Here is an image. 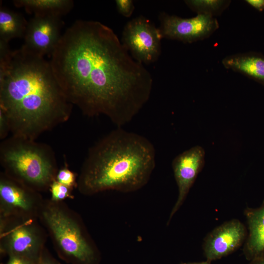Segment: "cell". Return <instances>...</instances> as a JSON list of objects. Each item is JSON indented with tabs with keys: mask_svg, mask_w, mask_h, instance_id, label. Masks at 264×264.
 Returning <instances> with one entry per match:
<instances>
[{
	"mask_svg": "<svg viewBox=\"0 0 264 264\" xmlns=\"http://www.w3.org/2000/svg\"><path fill=\"white\" fill-rule=\"evenodd\" d=\"M49 63L68 101L85 115L107 116L117 128L149 100L151 73L100 22L77 20L62 34Z\"/></svg>",
	"mask_w": 264,
	"mask_h": 264,
	"instance_id": "6da1fadb",
	"label": "cell"
},
{
	"mask_svg": "<svg viewBox=\"0 0 264 264\" xmlns=\"http://www.w3.org/2000/svg\"><path fill=\"white\" fill-rule=\"evenodd\" d=\"M73 106L49 61L22 47L13 51L9 44L0 43V111L11 136L35 140L67 121Z\"/></svg>",
	"mask_w": 264,
	"mask_h": 264,
	"instance_id": "7a4b0ae2",
	"label": "cell"
},
{
	"mask_svg": "<svg viewBox=\"0 0 264 264\" xmlns=\"http://www.w3.org/2000/svg\"><path fill=\"white\" fill-rule=\"evenodd\" d=\"M155 150L145 137L117 128L88 152L79 179L84 193L137 191L148 182L155 166Z\"/></svg>",
	"mask_w": 264,
	"mask_h": 264,
	"instance_id": "3957f363",
	"label": "cell"
},
{
	"mask_svg": "<svg viewBox=\"0 0 264 264\" xmlns=\"http://www.w3.org/2000/svg\"><path fill=\"white\" fill-rule=\"evenodd\" d=\"M0 160L8 172L27 184L43 187L55 180L56 158L46 144L11 136L0 143Z\"/></svg>",
	"mask_w": 264,
	"mask_h": 264,
	"instance_id": "277c9868",
	"label": "cell"
},
{
	"mask_svg": "<svg viewBox=\"0 0 264 264\" xmlns=\"http://www.w3.org/2000/svg\"><path fill=\"white\" fill-rule=\"evenodd\" d=\"M44 218L58 245L68 256L84 264H90L94 252L76 222L59 208L50 206L43 212Z\"/></svg>",
	"mask_w": 264,
	"mask_h": 264,
	"instance_id": "5b68a950",
	"label": "cell"
},
{
	"mask_svg": "<svg viewBox=\"0 0 264 264\" xmlns=\"http://www.w3.org/2000/svg\"><path fill=\"white\" fill-rule=\"evenodd\" d=\"M162 39L159 28L146 17L140 16L125 25L121 43L136 61L142 64H150L157 61L160 57Z\"/></svg>",
	"mask_w": 264,
	"mask_h": 264,
	"instance_id": "8992f818",
	"label": "cell"
},
{
	"mask_svg": "<svg viewBox=\"0 0 264 264\" xmlns=\"http://www.w3.org/2000/svg\"><path fill=\"white\" fill-rule=\"evenodd\" d=\"M159 27L163 38L192 43L210 37L219 27L217 20L211 16L197 14L183 18L165 12L159 14Z\"/></svg>",
	"mask_w": 264,
	"mask_h": 264,
	"instance_id": "52a82bcc",
	"label": "cell"
},
{
	"mask_svg": "<svg viewBox=\"0 0 264 264\" xmlns=\"http://www.w3.org/2000/svg\"><path fill=\"white\" fill-rule=\"evenodd\" d=\"M62 26L61 17L33 16L28 22L22 47L38 56H50L61 39Z\"/></svg>",
	"mask_w": 264,
	"mask_h": 264,
	"instance_id": "ba28073f",
	"label": "cell"
},
{
	"mask_svg": "<svg viewBox=\"0 0 264 264\" xmlns=\"http://www.w3.org/2000/svg\"><path fill=\"white\" fill-rule=\"evenodd\" d=\"M205 156L204 149L197 145L178 154L173 159L172 165L178 195L171 212L169 221L183 203L197 176L203 167Z\"/></svg>",
	"mask_w": 264,
	"mask_h": 264,
	"instance_id": "9c48e42d",
	"label": "cell"
},
{
	"mask_svg": "<svg viewBox=\"0 0 264 264\" xmlns=\"http://www.w3.org/2000/svg\"><path fill=\"white\" fill-rule=\"evenodd\" d=\"M244 237V227L238 220L218 227L208 235L204 245L207 261L211 262L230 254L241 245Z\"/></svg>",
	"mask_w": 264,
	"mask_h": 264,
	"instance_id": "30bf717a",
	"label": "cell"
},
{
	"mask_svg": "<svg viewBox=\"0 0 264 264\" xmlns=\"http://www.w3.org/2000/svg\"><path fill=\"white\" fill-rule=\"evenodd\" d=\"M222 64L231 69L264 85V55L256 52L237 53L226 56Z\"/></svg>",
	"mask_w": 264,
	"mask_h": 264,
	"instance_id": "8fae6325",
	"label": "cell"
},
{
	"mask_svg": "<svg viewBox=\"0 0 264 264\" xmlns=\"http://www.w3.org/2000/svg\"><path fill=\"white\" fill-rule=\"evenodd\" d=\"M246 212L249 235L244 253L247 259L252 260L264 252V206Z\"/></svg>",
	"mask_w": 264,
	"mask_h": 264,
	"instance_id": "7c38bea8",
	"label": "cell"
},
{
	"mask_svg": "<svg viewBox=\"0 0 264 264\" xmlns=\"http://www.w3.org/2000/svg\"><path fill=\"white\" fill-rule=\"evenodd\" d=\"M15 6L22 8L34 16H51L61 17L73 8L71 0H15Z\"/></svg>",
	"mask_w": 264,
	"mask_h": 264,
	"instance_id": "4fadbf2b",
	"label": "cell"
},
{
	"mask_svg": "<svg viewBox=\"0 0 264 264\" xmlns=\"http://www.w3.org/2000/svg\"><path fill=\"white\" fill-rule=\"evenodd\" d=\"M38 246L36 234L28 227H19L11 233L9 240L11 255H17L34 261Z\"/></svg>",
	"mask_w": 264,
	"mask_h": 264,
	"instance_id": "5bb4252c",
	"label": "cell"
},
{
	"mask_svg": "<svg viewBox=\"0 0 264 264\" xmlns=\"http://www.w3.org/2000/svg\"><path fill=\"white\" fill-rule=\"evenodd\" d=\"M28 22L21 13L0 5V40L7 43L16 38H23Z\"/></svg>",
	"mask_w": 264,
	"mask_h": 264,
	"instance_id": "9a60e30c",
	"label": "cell"
},
{
	"mask_svg": "<svg viewBox=\"0 0 264 264\" xmlns=\"http://www.w3.org/2000/svg\"><path fill=\"white\" fill-rule=\"evenodd\" d=\"M0 197L2 202L11 207L23 210L31 207V200L26 190L8 179L0 180Z\"/></svg>",
	"mask_w": 264,
	"mask_h": 264,
	"instance_id": "2e32d148",
	"label": "cell"
},
{
	"mask_svg": "<svg viewBox=\"0 0 264 264\" xmlns=\"http://www.w3.org/2000/svg\"><path fill=\"white\" fill-rule=\"evenodd\" d=\"M229 0H186L184 2L192 11L198 14L214 17L219 16L229 6Z\"/></svg>",
	"mask_w": 264,
	"mask_h": 264,
	"instance_id": "e0dca14e",
	"label": "cell"
},
{
	"mask_svg": "<svg viewBox=\"0 0 264 264\" xmlns=\"http://www.w3.org/2000/svg\"><path fill=\"white\" fill-rule=\"evenodd\" d=\"M50 189L52 199L60 200L69 196V187L54 180L50 184Z\"/></svg>",
	"mask_w": 264,
	"mask_h": 264,
	"instance_id": "ac0fdd59",
	"label": "cell"
},
{
	"mask_svg": "<svg viewBox=\"0 0 264 264\" xmlns=\"http://www.w3.org/2000/svg\"><path fill=\"white\" fill-rule=\"evenodd\" d=\"M56 178L58 182L69 188L74 185L75 179L74 173L67 168L60 170Z\"/></svg>",
	"mask_w": 264,
	"mask_h": 264,
	"instance_id": "d6986e66",
	"label": "cell"
},
{
	"mask_svg": "<svg viewBox=\"0 0 264 264\" xmlns=\"http://www.w3.org/2000/svg\"><path fill=\"white\" fill-rule=\"evenodd\" d=\"M115 1L117 10L120 14L126 18L132 15L134 10L132 0H116Z\"/></svg>",
	"mask_w": 264,
	"mask_h": 264,
	"instance_id": "ffe728a7",
	"label": "cell"
},
{
	"mask_svg": "<svg viewBox=\"0 0 264 264\" xmlns=\"http://www.w3.org/2000/svg\"><path fill=\"white\" fill-rule=\"evenodd\" d=\"M10 133L7 120L4 114L0 111V138L4 140Z\"/></svg>",
	"mask_w": 264,
	"mask_h": 264,
	"instance_id": "44dd1931",
	"label": "cell"
},
{
	"mask_svg": "<svg viewBox=\"0 0 264 264\" xmlns=\"http://www.w3.org/2000/svg\"><path fill=\"white\" fill-rule=\"evenodd\" d=\"M6 264H34V261L17 255H11Z\"/></svg>",
	"mask_w": 264,
	"mask_h": 264,
	"instance_id": "7402d4cb",
	"label": "cell"
},
{
	"mask_svg": "<svg viewBox=\"0 0 264 264\" xmlns=\"http://www.w3.org/2000/svg\"><path fill=\"white\" fill-rule=\"evenodd\" d=\"M245 1L259 12L264 10V0H246Z\"/></svg>",
	"mask_w": 264,
	"mask_h": 264,
	"instance_id": "603a6c76",
	"label": "cell"
},
{
	"mask_svg": "<svg viewBox=\"0 0 264 264\" xmlns=\"http://www.w3.org/2000/svg\"><path fill=\"white\" fill-rule=\"evenodd\" d=\"M251 261L249 264H264V252Z\"/></svg>",
	"mask_w": 264,
	"mask_h": 264,
	"instance_id": "cb8c5ba5",
	"label": "cell"
},
{
	"mask_svg": "<svg viewBox=\"0 0 264 264\" xmlns=\"http://www.w3.org/2000/svg\"><path fill=\"white\" fill-rule=\"evenodd\" d=\"M40 264H56L53 262L49 259L46 257H44L40 260Z\"/></svg>",
	"mask_w": 264,
	"mask_h": 264,
	"instance_id": "d4e9b609",
	"label": "cell"
},
{
	"mask_svg": "<svg viewBox=\"0 0 264 264\" xmlns=\"http://www.w3.org/2000/svg\"><path fill=\"white\" fill-rule=\"evenodd\" d=\"M180 264H210V262L206 261L205 262H201L199 263H181Z\"/></svg>",
	"mask_w": 264,
	"mask_h": 264,
	"instance_id": "484cf974",
	"label": "cell"
}]
</instances>
